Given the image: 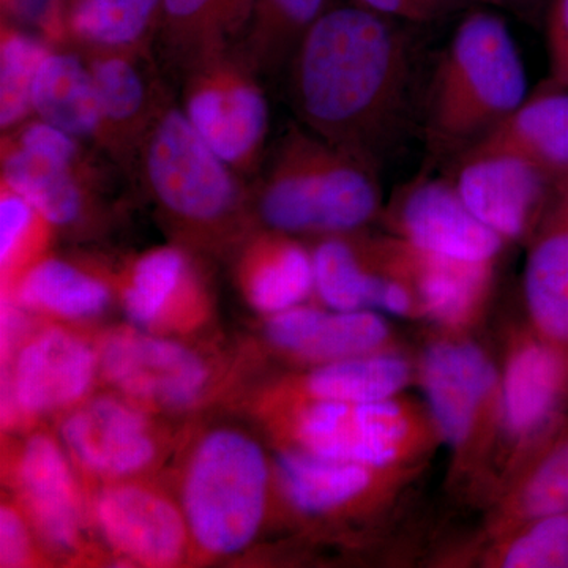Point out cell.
Wrapping results in <instances>:
<instances>
[{
	"label": "cell",
	"mask_w": 568,
	"mask_h": 568,
	"mask_svg": "<svg viewBox=\"0 0 568 568\" xmlns=\"http://www.w3.org/2000/svg\"><path fill=\"white\" fill-rule=\"evenodd\" d=\"M418 28L355 3L325 9L287 65L301 125L383 173L422 134Z\"/></svg>",
	"instance_id": "cell-1"
},
{
	"label": "cell",
	"mask_w": 568,
	"mask_h": 568,
	"mask_svg": "<svg viewBox=\"0 0 568 568\" xmlns=\"http://www.w3.org/2000/svg\"><path fill=\"white\" fill-rule=\"evenodd\" d=\"M529 93L506 18L473 7L426 80L422 138L437 159L457 160L496 130Z\"/></svg>",
	"instance_id": "cell-2"
},
{
	"label": "cell",
	"mask_w": 568,
	"mask_h": 568,
	"mask_svg": "<svg viewBox=\"0 0 568 568\" xmlns=\"http://www.w3.org/2000/svg\"><path fill=\"white\" fill-rule=\"evenodd\" d=\"M250 193L260 226L291 235L355 233L384 211L381 174L302 125L264 156Z\"/></svg>",
	"instance_id": "cell-3"
},
{
	"label": "cell",
	"mask_w": 568,
	"mask_h": 568,
	"mask_svg": "<svg viewBox=\"0 0 568 568\" xmlns=\"http://www.w3.org/2000/svg\"><path fill=\"white\" fill-rule=\"evenodd\" d=\"M134 183L186 244L224 248L260 227L245 178L209 148L173 102L142 141Z\"/></svg>",
	"instance_id": "cell-4"
},
{
	"label": "cell",
	"mask_w": 568,
	"mask_h": 568,
	"mask_svg": "<svg viewBox=\"0 0 568 568\" xmlns=\"http://www.w3.org/2000/svg\"><path fill=\"white\" fill-rule=\"evenodd\" d=\"M2 181L13 186L58 231L97 226L108 193L126 178L102 152L33 115L2 133Z\"/></svg>",
	"instance_id": "cell-5"
},
{
	"label": "cell",
	"mask_w": 568,
	"mask_h": 568,
	"mask_svg": "<svg viewBox=\"0 0 568 568\" xmlns=\"http://www.w3.org/2000/svg\"><path fill=\"white\" fill-rule=\"evenodd\" d=\"M271 469L263 448L237 429H215L186 467L182 511L197 547L227 556L252 544L267 506Z\"/></svg>",
	"instance_id": "cell-6"
},
{
	"label": "cell",
	"mask_w": 568,
	"mask_h": 568,
	"mask_svg": "<svg viewBox=\"0 0 568 568\" xmlns=\"http://www.w3.org/2000/svg\"><path fill=\"white\" fill-rule=\"evenodd\" d=\"M287 435L320 457L418 467L440 440L428 407L396 395L377 402H291Z\"/></svg>",
	"instance_id": "cell-7"
},
{
	"label": "cell",
	"mask_w": 568,
	"mask_h": 568,
	"mask_svg": "<svg viewBox=\"0 0 568 568\" xmlns=\"http://www.w3.org/2000/svg\"><path fill=\"white\" fill-rule=\"evenodd\" d=\"M425 405L452 448L462 480L487 476L500 432V372L476 343L448 336L426 347L418 364Z\"/></svg>",
	"instance_id": "cell-8"
},
{
	"label": "cell",
	"mask_w": 568,
	"mask_h": 568,
	"mask_svg": "<svg viewBox=\"0 0 568 568\" xmlns=\"http://www.w3.org/2000/svg\"><path fill=\"white\" fill-rule=\"evenodd\" d=\"M181 110L223 162L250 178L264 162L268 103L260 74L235 48L182 74Z\"/></svg>",
	"instance_id": "cell-9"
},
{
	"label": "cell",
	"mask_w": 568,
	"mask_h": 568,
	"mask_svg": "<svg viewBox=\"0 0 568 568\" xmlns=\"http://www.w3.org/2000/svg\"><path fill=\"white\" fill-rule=\"evenodd\" d=\"M568 399V346L536 331L519 335L500 373V432L493 466L497 495L530 457L556 435Z\"/></svg>",
	"instance_id": "cell-10"
},
{
	"label": "cell",
	"mask_w": 568,
	"mask_h": 568,
	"mask_svg": "<svg viewBox=\"0 0 568 568\" xmlns=\"http://www.w3.org/2000/svg\"><path fill=\"white\" fill-rule=\"evenodd\" d=\"M97 354L104 379L144 409H185L201 398L211 377L193 349L136 325L108 332Z\"/></svg>",
	"instance_id": "cell-11"
},
{
	"label": "cell",
	"mask_w": 568,
	"mask_h": 568,
	"mask_svg": "<svg viewBox=\"0 0 568 568\" xmlns=\"http://www.w3.org/2000/svg\"><path fill=\"white\" fill-rule=\"evenodd\" d=\"M381 219L390 234L448 260L496 263L507 245L470 212L450 175L422 173L410 179L384 205Z\"/></svg>",
	"instance_id": "cell-12"
},
{
	"label": "cell",
	"mask_w": 568,
	"mask_h": 568,
	"mask_svg": "<svg viewBox=\"0 0 568 568\" xmlns=\"http://www.w3.org/2000/svg\"><path fill=\"white\" fill-rule=\"evenodd\" d=\"M422 467L339 462L294 446L280 450L275 462L276 478L287 503L310 517L388 510Z\"/></svg>",
	"instance_id": "cell-13"
},
{
	"label": "cell",
	"mask_w": 568,
	"mask_h": 568,
	"mask_svg": "<svg viewBox=\"0 0 568 568\" xmlns=\"http://www.w3.org/2000/svg\"><path fill=\"white\" fill-rule=\"evenodd\" d=\"M9 362L3 395L9 425L80 405L100 372L97 347L62 327L21 339Z\"/></svg>",
	"instance_id": "cell-14"
},
{
	"label": "cell",
	"mask_w": 568,
	"mask_h": 568,
	"mask_svg": "<svg viewBox=\"0 0 568 568\" xmlns=\"http://www.w3.org/2000/svg\"><path fill=\"white\" fill-rule=\"evenodd\" d=\"M450 178L470 212L507 244L532 239L560 183L517 155L485 149L459 155Z\"/></svg>",
	"instance_id": "cell-15"
},
{
	"label": "cell",
	"mask_w": 568,
	"mask_h": 568,
	"mask_svg": "<svg viewBox=\"0 0 568 568\" xmlns=\"http://www.w3.org/2000/svg\"><path fill=\"white\" fill-rule=\"evenodd\" d=\"M82 52V51H81ZM102 108L106 155L129 181L142 141L171 100L153 52H82Z\"/></svg>",
	"instance_id": "cell-16"
},
{
	"label": "cell",
	"mask_w": 568,
	"mask_h": 568,
	"mask_svg": "<svg viewBox=\"0 0 568 568\" xmlns=\"http://www.w3.org/2000/svg\"><path fill=\"white\" fill-rule=\"evenodd\" d=\"M114 283L132 324L153 334H186L212 312L207 284L182 245L142 253L123 265Z\"/></svg>",
	"instance_id": "cell-17"
},
{
	"label": "cell",
	"mask_w": 568,
	"mask_h": 568,
	"mask_svg": "<svg viewBox=\"0 0 568 568\" xmlns=\"http://www.w3.org/2000/svg\"><path fill=\"white\" fill-rule=\"evenodd\" d=\"M91 511L106 544L138 566H175L192 537L183 511L141 485H108L93 496Z\"/></svg>",
	"instance_id": "cell-18"
},
{
	"label": "cell",
	"mask_w": 568,
	"mask_h": 568,
	"mask_svg": "<svg viewBox=\"0 0 568 568\" xmlns=\"http://www.w3.org/2000/svg\"><path fill=\"white\" fill-rule=\"evenodd\" d=\"M144 410L125 396L82 402L63 418V446L93 476L110 480L134 476L152 465L159 450Z\"/></svg>",
	"instance_id": "cell-19"
},
{
	"label": "cell",
	"mask_w": 568,
	"mask_h": 568,
	"mask_svg": "<svg viewBox=\"0 0 568 568\" xmlns=\"http://www.w3.org/2000/svg\"><path fill=\"white\" fill-rule=\"evenodd\" d=\"M11 487L32 528L59 551L80 547L82 500L69 458L50 436L29 437L9 463Z\"/></svg>",
	"instance_id": "cell-20"
},
{
	"label": "cell",
	"mask_w": 568,
	"mask_h": 568,
	"mask_svg": "<svg viewBox=\"0 0 568 568\" xmlns=\"http://www.w3.org/2000/svg\"><path fill=\"white\" fill-rule=\"evenodd\" d=\"M396 272L409 283L428 316L450 334L476 323L487 305L496 263H466L422 252L390 234Z\"/></svg>",
	"instance_id": "cell-21"
},
{
	"label": "cell",
	"mask_w": 568,
	"mask_h": 568,
	"mask_svg": "<svg viewBox=\"0 0 568 568\" xmlns=\"http://www.w3.org/2000/svg\"><path fill=\"white\" fill-rule=\"evenodd\" d=\"M267 320L265 334L276 349L316 365L392 351L390 327L372 310L338 312L302 304Z\"/></svg>",
	"instance_id": "cell-22"
},
{
	"label": "cell",
	"mask_w": 568,
	"mask_h": 568,
	"mask_svg": "<svg viewBox=\"0 0 568 568\" xmlns=\"http://www.w3.org/2000/svg\"><path fill=\"white\" fill-rule=\"evenodd\" d=\"M256 0H162L153 54L182 78L194 63L233 50L244 39Z\"/></svg>",
	"instance_id": "cell-23"
},
{
	"label": "cell",
	"mask_w": 568,
	"mask_h": 568,
	"mask_svg": "<svg viewBox=\"0 0 568 568\" xmlns=\"http://www.w3.org/2000/svg\"><path fill=\"white\" fill-rule=\"evenodd\" d=\"M235 280L253 310L274 316L315 293L312 250L295 235L257 227L242 242Z\"/></svg>",
	"instance_id": "cell-24"
},
{
	"label": "cell",
	"mask_w": 568,
	"mask_h": 568,
	"mask_svg": "<svg viewBox=\"0 0 568 568\" xmlns=\"http://www.w3.org/2000/svg\"><path fill=\"white\" fill-rule=\"evenodd\" d=\"M528 244L523 286L530 323L537 334L568 346V179Z\"/></svg>",
	"instance_id": "cell-25"
},
{
	"label": "cell",
	"mask_w": 568,
	"mask_h": 568,
	"mask_svg": "<svg viewBox=\"0 0 568 568\" xmlns=\"http://www.w3.org/2000/svg\"><path fill=\"white\" fill-rule=\"evenodd\" d=\"M473 149L511 153L534 164L552 181H567L568 89L551 78L541 82L506 121Z\"/></svg>",
	"instance_id": "cell-26"
},
{
	"label": "cell",
	"mask_w": 568,
	"mask_h": 568,
	"mask_svg": "<svg viewBox=\"0 0 568 568\" xmlns=\"http://www.w3.org/2000/svg\"><path fill=\"white\" fill-rule=\"evenodd\" d=\"M32 104L41 121L106 155L99 93L81 51L70 47L48 51L33 84Z\"/></svg>",
	"instance_id": "cell-27"
},
{
	"label": "cell",
	"mask_w": 568,
	"mask_h": 568,
	"mask_svg": "<svg viewBox=\"0 0 568 568\" xmlns=\"http://www.w3.org/2000/svg\"><path fill=\"white\" fill-rule=\"evenodd\" d=\"M160 13L162 0H61L62 47L153 52Z\"/></svg>",
	"instance_id": "cell-28"
},
{
	"label": "cell",
	"mask_w": 568,
	"mask_h": 568,
	"mask_svg": "<svg viewBox=\"0 0 568 568\" xmlns=\"http://www.w3.org/2000/svg\"><path fill=\"white\" fill-rule=\"evenodd\" d=\"M568 511V432L548 439L493 499L488 536Z\"/></svg>",
	"instance_id": "cell-29"
},
{
	"label": "cell",
	"mask_w": 568,
	"mask_h": 568,
	"mask_svg": "<svg viewBox=\"0 0 568 568\" xmlns=\"http://www.w3.org/2000/svg\"><path fill=\"white\" fill-rule=\"evenodd\" d=\"M111 286L100 272L48 254L2 295L37 315L80 321L102 315L111 302Z\"/></svg>",
	"instance_id": "cell-30"
},
{
	"label": "cell",
	"mask_w": 568,
	"mask_h": 568,
	"mask_svg": "<svg viewBox=\"0 0 568 568\" xmlns=\"http://www.w3.org/2000/svg\"><path fill=\"white\" fill-rule=\"evenodd\" d=\"M406 357L384 351L316 365L291 386V402H377L402 395L413 379Z\"/></svg>",
	"instance_id": "cell-31"
},
{
	"label": "cell",
	"mask_w": 568,
	"mask_h": 568,
	"mask_svg": "<svg viewBox=\"0 0 568 568\" xmlns=\"http://www.w3.org/2000/svg\"><path fill=\"white\" fill-rule=\"evenodd\" d=\"M325 11V0H256L244 39L235 47L257 74L290 65L305 33Z\"/></svg>",
	"instance_id": "cell-32"
},
{
	"label": "cell",
	"mask_w": 568,
	"mask_h": 568,
	"mask_svg": "<svg viewBox=\"0 0 568 568\" xmlns=\"http://www.w3.org/2000/svg\"><path fill=\"white\" fill-rule=\"evenodd\" d=\"M54 224L0 179V283L10 293L26 272L50 254Z\"/></svg>",
	"instance_id": "cell-33"
},
{
	"label": "cell",
	"mask_w": 568,
	"mask_h": 568,
	"mask_svg": "<svg viewBox=\"0 0 568 568\" xmlns=\"http://www.w3.org/2000/svg\"><path fill=\"white\" fill-rule=\"evenodd\" d=\"M52 48L40 36L2 20L0 29V129L10 132L33 118L32 92L44 55Z\"/></svg>",
	"instance_id": "cell-34"
},
{
	"label": "cell",
	"mask_w": 568,
	"mask_h": 568,
	"mask_svg": "<svg viewBox=\"0 0 568 568\" xmlns=\"http://www.w3.org/2000/svg\"><path fill=\"white\" fill-rule=\"evenodd\" d=\"M485 566L497 568H568V511L532 519L493 538Z\"/></svg>",
	"instance_id": "cell-35"
},
{
	"label": "cell",
	"mask_w": 568,
	"mask_h": 568,
	"mask_svg": "<svg viewBox=\"0 0 568 568\" xmlns=\"http://www.w3.org/2000/svg\"><path fill=\"white\" fill-rule=\"evenodd\" d=\"M36 562L32 525L20 506L3 504L0 508V566L29 567Z\"/></svg>",
	"instance_id": "cell-36"
},
{
	"label": "cell",
	"mask_w": 568,
	"mask_h": 568,
	"mask_svg": "<svg viewBox=\"0 0 568 568\" xmlns=\"http://www.w3.org/2000/svg\"><path fill=\"white\" fill-rule=\"evenodd\" d=\"M544 28L551 80L568 89V0H549Z\"/></svg>",
	"instance_id": "cell-37"
},
{
	"label": "cell",
	"mask_w": 568,
	"mask_h": 568,
	"mask_svg": "<svg viewBox=\"0 0 568 568\" xmlns=\"http://www.w3.org/2000/svg\"><path fill=\"white\" fill-rule=\"evenodd\" d=\"M355 6L409 24L429 26L446 18L432 0H353Z\"/></svg>",
	"instance_id": "cell-38"
},
{
	"label": "cell",
	"mask_w": 568,
	"mask_h": 568,
	"mask_svg": "<svg viewBox=\"0 0 568 568\" xmlns=\"http://www.w3.org/2000/svg\"><path fill=\"white\" fill-rule=\"evenodd\" d=\"M478 6H488L491 9L504 11L528 24H544L549 0H477Z\"/></svg>",
	"instance_id": "cell-39"
},
{
	"label": "cell",
	"mask_w": 568,
	"mask_h": 568,
	"mask_svg": "<svg viewBox=\"0 0 568 568\" xmlns=\"http://www.w3.org/2000/svg\"><path fill=\"white\" fill-rule=\"evenodd\" d=\"M432 2L436 3L446 17L459 13V11H467L473 9L474 6H478L477 0H432Z\"/></svg>",
	"instance_id": "cell-40"
}]
</instances>
